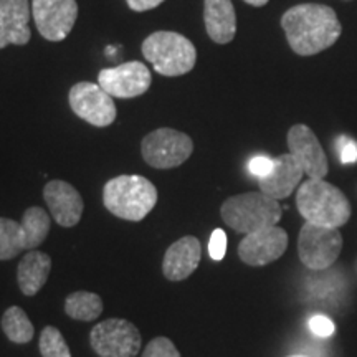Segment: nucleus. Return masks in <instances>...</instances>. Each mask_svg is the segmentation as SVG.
Instances as JSON below:
<instances>
[{
	"label": "nucleus",
	"mask_w": 357,
	"mask_h": 357,
	"mask_svg": "<svg viewBox=\"0 0 357 357\" xmlns=\"http://www.w3.org/2000/svg\"><path fill=\"white\" fill-rule=\"evenodd\" d=\"M200 258L202 245L199 238L192 235L182 236L164 253L162 273L169 281H184L197 270Z\"/></svg>",
	"instance_id": "nucleus-15"
},
{
	"label": "nucleus",
	"mask_w": 357,
	"mask_h": 357,
	"mask_svg": "<svg viewBox=\"0 0 357 357\" xmlns=\"http://www.w3.org/2000/svg\"><path fill=\"white\" fill-rule=\"evenodd\" d=\"M204 22L215 43L225 45L235 38L236 15L231 0H204Z\"/></svg>",
	"instance_id": "nucleus-18"
},
{
	"label": "nucleus",
	"mask_w": 357,
	"mask_h": 357,
	"mask_svg": "<svg viewBox=\"0 0 357 357\" xmlns=\"http://www.w3.org/2000/svg\"><path fill=\"white\" fill-rule=\"evenodd\" d=\"M43 199L58 225L70 229L82 220L84 202L82 194L65 181H50L43 189Z\"/></svg>",
	"instance_id": "nucleus-14"
},
{
	"label": "nucleus",
	"mask_w": 357,
	"mask_h": 357,
	"mask_svg": "<svg viewBox=\"0 0 357 357\" xmlns=\"http://www.w3.org/2000/svg\"><path fill=\"white\" fill-rule=\"evenodd\" d=\"M342 235L339 229L305 223L298 235V255L310 270H328L342 252Z\"/></svg>",
	"instance_id": "nucleus-6"
},
{
	"label": "nucleus",
	"mask_w": 357,
	"mask_h": 357,
	"mask_svg": "<svg viewBox=\"0 0 357 357\" xmlns=\"http://www.w3.org/2000/svg\"><path fill=\"white\" fill-rule=\"evenodd\" d=\"M42 357H71L70 347L66 344L63 334L55 326H47L40 334L38 341Z\"/></svg>",
	"instance_id": "nucleus-24"
},
{
	"label": "nucleus",
	"mask_w": 357,
	"mask_h": 357,
	"mask_svg": "<svg viewBox=\"0 0 357 357\" xmlns=\"http://www.w3.org/2000/svg\"><path fill=\"white\" fill-rule=\"evenodd\" d=\"M273 166H275V159L268 158V155H255V158L248 162V171L252 176L263 178L271 172Z\"/></svg>",
	"instance_id": "nucleus-28"
},
{
	"label": "nucleus",
	"mask_w": 357,
	"mask_h": 357,
	"mask_svg": "<svg viewBox=\"0 0 357 357\" xmlns=\"http://www.w3.org/2000/svg\"><path fill=\"white\" fill-rule=\"evenodd\" d=\"M153 77L141 61H129L114 68H105L98 75V84L113 98H136L149 89Z\"/></svg>",
	"instance_id": "nucleus-12"
},
{
	"label": "nucleus",
	"mask_w": 357,
	"mask_h": 357,
	"mask_svg": "<svg viewBox=\"0 0 357 357\" xmlns=\"http://www.w3.org/2000/svg\"><path fill=\"white\" fill-rule=\"evenodd\" d=\"M142 55L162 77L189 73L197 61L194 43L176 32H154L142 43Z\"/></svg>",
	"instance_id": "nucleus-5"
},
{
	"label": "nucleus",
	"mask_w": 357,
	"mask_h": 357,
	"mask_svg": "<svg viewBox=\"0 0 357 357\" xmlns=\"http://www.w3.org/2000/svg\"><path fill=\"white\" fill-rule=\"evenodd\" d=\"M296 207L307 223L339 229L351 218V204L342 190L323 178H307L296 194Z\"/></svg>",
	"instance_id": "nucleus-2"
},
{
	"label": "nucleus",
	"mask_w": 357,
	"mask_h": 357,
	"mask_svg": "<svg viewBox=\"0 0 357 357\" xmlns=\"http://www.w3.org/2000/svg\"><path fill=\"white\" fill-rule=\"evenodd\" d=\"M89 344L98 357H136L141 351L142 336L131 321L111 318L91 329Z\"/></svg>",
	"instance_id": "nucleus-7"
},
{
	"label": "nucleus",
	"mask_w": 357,
	"mask_h": 357,
	"mask_svg": "<svg viewBox=\"0 0 357 357\" xmlns=\"http://www.w3.org/2000/svg\"><path fill=\"white\" fill-rule=\"evenodd\" d=\"M288 357H306V356H300V354H294V356H288Z\"/></svg>",
	"instance_id": "nucleus-32"
},
{
	"label": "nucleus",
	"mask_w": 357,
	"mask_h": 357,
	"mask_svg": "<svg viewBox=\"0 0 357 357\" xmlns=\"http://www.w3.org/2000/svg\"><path fill=\"white\" fill-rule=\"evenodd\" d=\"M102 204L114 217L141 222L158 204V189L142 176H118L106 182Z\"/></svg>",
	"instance_id": "nucleus-3"
},
{
	"label": "nucleus",
	"mask_w": 357,
	"mask_h": 357,
	"mask_svg": "<svg viewBox=\"0 0 357 357\" xmlns=\"http://www.w3.org/2000/svg\"><path fill=\"white\" fill-rule=\"evenodd\" d=\"M289 154L300 162L310 178H324L329 171L328 158L316 134L305 124H294L288 131Z\"/></svg>",
	"instance_id": "nucleus-13"
},
{
	"label": "nucleus",
	"mask_w": 357,
	"mask_h": 357,
	"mask_svg": "<svg viewBox=\"0 0 357 357\" xmlns=\"http://www.w3.org/2000/svg\"><path fill=\"white\" fill-rule=\"evenodd\" d=\"M32 17L43 38L61 42L73 30L78 3L77 0H32Z\"/></svg>",
	"instance_id": "nucleus-10"
},
{
	"label": "nucleus",
	"mask_w": 357,
	"mask_h": 357,
	"mask_svg": "<svg viewBox=\"0 0 357 357\" xmlns=\"http://www.w3.org/2000/svg\"><path fill=\"white\" fill-rule=\"evenodd\" d=\"M223 222L236 234H253L266 227L276 225L283 215L280 202L263 192H247L234 195L222 204Z\"/></svg>",
	"instance_id": "nucleus-4"
},
{
	"label": "nucleus",
	"mask_w": 357,
	"mask_h": 357,
	"mask_svg": "<svg viewBox=\"0 0 357 357\" xmlns=\"http://www.w3.org/2000/svg\"><path fill=\"white\" fill-rule=\"evenodd\" d=\"M126 2L129 8H132L134 12H146L160 6L164 0H126Z\"/></svg>",
	"instance_id": "nucleus-30"
},
{
	"label": "nucleus",
	"mask_w": 357,
	"mask_h": 357,
	"mask_svg": "<svg viewBox=\"0 0 357 357\" xmlns=\"http://www.w3.org/2000/svg\"><path fill=\"white\" fill-rule=\"evenodd\" d=\"M65 312L71 319L95 321L102 312V301L96 293L75 291L66 296Z\"/></svg>",
	"instance_id": "nucleus-20"
},
{
	"label": "nucleus",
	"mask_w": 357,
	"mask_h": 357,
	"mask_svg": "<svg viewBox=\"0 0 357 357\" xmlns=\"http://www.w3.org/2000/svg\"><path fill=\"white\" fill-rule=\"evenodd\" d=\"M20 223L25 234V250L29 252L40 247L50 234V218L42 207L26 208Z\"/></svg>",
	"instance_id": "nucleus-21"
},
{
	"label": "nucleus",
	"mask_w": 357,
	"mask_h": 357,
	"mask_svg": "<svg viewBox=\"0 0 357 357\" xmlns=\"http://www.w3.org/2000/svg\"><path fill=\"white\" fill-rule=\"evenodd\" d=\"M337 149H339V160H341L342 164L357 162V142H354L346 136H341L337 137Z\"/></svg>",
	"instance_id": "nucleus-27"
},
{
	"label": "nucleus",
	"mask_w": 357,
	"mask_h": 357,
	"mask_svg": "<svg viewBox=\"0 0 357 357\" xmlns=\"http://www.w3.org/2000/svg\"><path fill=\"white\" fill-rule=\"evenodd\" d=\"M52 271L50 255L37 250H30L22 258L17 268V281H19L20 291L25 296H35L45 287Z\"/></svg>",
	"instance_id": "nucleus-19"
},
{
	"label": "nucleus",
	"mask_w": 357,
	"mask_h": 357,
	"mask_svg": "<svg viewBox=\"0 0 357 357\" xmlns=\"http://www.w3.org/2000/svg\"><path fill=\"white\" fill-rule=\"evenodd\" d=\"M141 357H181V352L167 337H154L142 351Z\"/></svg>",
	"instance_id": "nucleus-25"
},
{
	"label": "nucleus",
	"mask_w": 357,
	"mask_h": 357,
	"mask_svg": "<svg viewBox=\"0 0 357 357\" xmlns=\"http://www.w3.org/2000/svg\"><path fill=\"white\" fill-rule=\"evenodd\" d=\"M2 331L8 341L26 344L33 339L35 329L26 312L19 306H10L2 316Z\"/></svg>",
	"instance_id": "nucleus-22"
},
{
	"label": "nucleus",
	"mask_w": 357,
	"mask_h": 357,
	"mask_svg": "<svg viewBox=\"0 0 357 357\" xmlns=\"http://www.w3.org/2000/svg\"><path fill=\"white\" fill-rule=\"evenodd\" d=\"M25 250V234L22 223L0 217V261L12 260Z\"/></svg>",
	"instance_id": "nucleus-23"
},
{
	"label": "nucleus",
	"mask_w": 357,
	"mask_h": 357,
	"mask_svg": "<svg viewBox=\"0 0 357 357\" xmlns=\"http://www.w3.org/2000/svg\"><path fill=\"white\" fill-rule=\"evenodd\" d=\"M289 47L301 56H311L333 47L342 32L336 12L319 3H301L281 17Z\"/></svg>",
	"instance_id": "nucleus-1"
},
{
	"label": "nucleus",
	"mask_w": 357,
	"mask_h": 357,
	"mask_svg": "<svg viewBox=\"0 0 357 357\" xmlns=\"http://www.w3.org/2000/svg\"><path fill=\"white\" fill-rule=\"evenodd\" d=\"M243 2H247L253 7H263V6H266L268 0H243Z\"/></svg>",
	"instance_id": "nucleus-31"
},
{
	"label": "nucleus",
	"mask_w": 357,
	"mask_h": 357,
	"mask_svg": "<svg viewBox=\"0 0 357 357\" xmlns=\"http://www.w3.org/2000/svg\"><path fill=\"white\" fill-rule=\"evenodd\" d=\"M70 108L78 118L96 128H106L114 123L116 111L113 96L100 84L82 82L70 89Z\"/></svg>",
	"instance_id": "nucleus-9"
},
{
	"label": "nucleus",
	"mask_w": 357,
	"mask_h": 357,
	"mask_svg": "<svg viewBox=\"0 0 357 357\" xmlns=\"http://www.w3.org/2000/svg\"><path fill=\"white\" fill-rule=\"evenodd\" d=\"M310 329L319 337H329L334 334V323L323 314H316L310 319Z\"/></svg>",
	"instance_id": "nucleus-29"
},
{
	"label": "nucleus",
	"mask_w": 357,
	"mask_h": 357,
	"mask_svg": "<svg viewBox=\"0 0 357 357\" xmlns=\"http://www.w3.org/2000/svg\"><path fill=\"white\" fill-rule=\"evenodd\" d=\"M227 253V234L222 229H215L212 231L211 240H208V255L212 260L220 261Z\"/></svg>",
	"instance_id": "nucleus-26"
},
{
	"label": "nucleus",
	"mask_w": 357,
	"mask_h": 357,
	"mask_svg": "<svg viewBox=\"0 0 357 357\" xmlns=\"http://www.w3.org/2000/svg\"><path fill=\"white\" fill-rule=\"evenodd\" d=\"M30 15L29 0H0V50L30 42Z\"/></svg>",
	"instance_id": "nucleus-16"
},
{
	"label": "nucleus",
	"mask_w": 357,
	"mask_h": 357,
	"mask_svg": "<svg viewBox=\"0 0 357 357\" xmlns=\"http://www.w3.org/2000/svg\"><path fill=\"white\" fill-rule=\"evenodd\" d=\"M287 248V230L278 225H271L245 235V238L238 245V257L245 265L266 266L283 257Z\"/></svg>",
	"instance_id": "nucleus-11"
},
{
	"label": "nucleus",
	"mask_w": 357,
	"mask_h": 357,
	"mask_svg": "<svg viewBox=\"0 0 357 357\" xmlns=\"http://www.w3.org/2000/svg\"><path fill=\"white\" fill-rule=\"evenodd\" d=\"M305 171L291 154H281L275 159V166L266 177L260 181V190L276 200L287 199L301 184Z\"/></svg>",
	"instance_id": "nucleus-17"
},
{
	"label": "nucleus",
	"mask_w": 357,
	"mask_h": 357,
	"mask_svg": "<svg viewBox=\"0 0 357 357\" xmlns=\"http://www.w3.org/2000/svg\"><path fill=\"white\" fill-rule=\"evenodd\" d=\"M142 158L154 169H172L184 164L194 153V142L185 132L160 128L141 142Z\"/></svg>",
	"instance_id": "nucleus-8"
}]
</instances>
